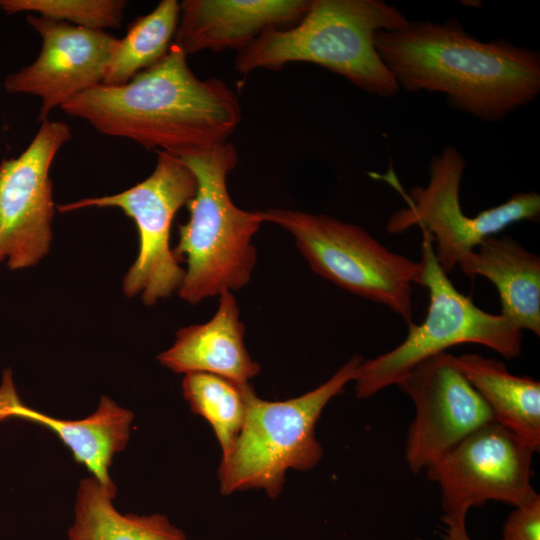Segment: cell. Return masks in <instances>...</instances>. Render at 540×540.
Here are the masks:
<instances>
[{
	"mask_svg": "<svg viewBox=\"0 0 540 540\" xmlns=\"http://www.w3.org/2000/svg\"><path fill=\"white\" fill-rule=\"evenodd\" d=\"M465 166L456 147L447 146L434 155L428 184L414 186L408 194L401 191L408 205L396 211L386 226L390 233H402L414 225L425 229L436 242V259L447 274L486 238L511 224L538 222L540 217V195L535 191L513 194L498 206L467 216L460 203Z\"/></svg>",
	"mask_w": 540,
	"mask_h": 540,
	"instance_id": "30bf717a",
	"label": "cell"
},
{
	"mask_svg": "<svg viewBox=\"0 0 540 540\" xmlns=\"http://www.w3.org/2000/svg\"><path fill=\"white\" fill-rule=\"evenodd\" d=\"M179 157L193 171L197 190L173 254L187 265L178 293L196 304L248 284L257 259L252 240L264 220L261 211L237 207L228 193L227 175L238 162L230 142Z\"/></svg>",
	"mask_w": 540,
	"mask_h": 540,
	"instance_id": "277c9868",
	"label": "cell"
},
{
	"mask_svg": "<svg viewBox=\"0 0 540 540\" xmlns=\"http://www.w3.org/2000/svg\"><path fill=\"white\" fill-rule=\"evenodd\" d=\"M27 22L41 37L40 53L33 63L8 75L4 88L39 97L38 120L44 122L54 108L103 83L118 38L39 15L28 14Z\"/></svg>",
	"mask_w": 540,
	"mask_h": 540,
	"instance_id": "4fadbf2b",
	"label": "cell"
},
{
	"mask_svg": "<svg viewBox=\"0 0 540 540\" xmlns=\"http://www.w3.org/2000/svg\"><path fill=\"white\" fill-rule=\"evenodd\" d=\"M310 0H184L173 44L185 55L240 51L265 31L298 22Z\"/></svg>",
	"mask_w": 540,
	"mask_h": 540,
	"instance_id": "5bb4252c",
	"label": "cell"
},
{
	"mask_svg": "<svg viewBox=\"0 0 540 540\" xmlns=\"http://www.w3.org/2000/svg\"><path fill=\"white\" fill-rule=\"evenodd\" d=\"M115 496L95 477L82 479L68 540H188L165 515L121 514Z\"/></svg>",
	"mask_w": 540,
	"mask_h": 540,
	"instance_id": "d6986e66",
	"label": "cell"
},
{
	"mask_svg": "<svg viewBox=\"0 0 540 540\" xmlns=\"http://www.w3.org/2000/svg\"><path fill=\"white\" fill-rule=\"evenodd\" d=\"M449 359L482 397L494 421L539 451L540 382L514 375L502 361L480 354H449Z\"/></svg>",
	"mask_w": 540,
	"mask_h": 540,
	"instance_id": "ac0fdd59",
	"label": "cell"
},
{
	"mask_svg": "<svg viewBox=\"0 0 540 540\" xmlns=\"http://www.w3.org/2000/svg\"><path fill=\"white\" fill-rule=\"evenodd\" d=\"M420 229V285L429 291L427 315L421 324H408L407 336L397 347L361 362L354 379L359 399L396 385L417 364L455 345H483L506 359L521 354L522 330L503 315L480 309L470 297L459 292L436 259L431 235Z\"/></svg>",
	"mask_w": 540,
	"mask_h": 540,
	"instance_id": "8992f818",
	"label": "cell"
},
{
	"mask_svg": "<svg viewBox=\"0 0 540 540\" xmlns=\"http://www.w3.org/2000/svg\"><path fill=\"white\" fill-rule=\"evenodd\" d=\"M180 3L162 0L137 18L125 36L117 39L102 84L121 85L152 67L169 51L176 33Z\"/></svg>",
	"mask_w": 540,
	"mask_h": 540,
	"instance_id": "ffe728a7",
	"label": "cell"
},
{
	"mask_svg": "<svg viewBox=\"0 0 540 540\" xmlns=\"http://www.w3.org/2000/svg\"><path fill=\"white\" fill-rule=\"evenodd\" d=\"M363 360L352 357L319 387L285 401L263 400L250 384L243 385L245 419L231 451L221 459V493L254 488L276 498L288 469L306 471L316 466L323 449L315 425L327 403L354 381Z\"/></svg>",
	"mask_w": 540,
	"mask_h": 540,
	"instance_id": "5b68a950",
	"label": "cell"
},
{
	"mask_svg": "<svg viewBox=\"0 0 540 540\" xmlns=\"http://www.w3.org/2000/svg\"><path fill=\"white\" fill-rule=\"evenodd\" d=\"M501 540H540V495L515 507L506 519Z\"/></svg>",
	"mask_w": 540,
	"mask_h": 540,
	"instance_id": "603a6c76",
	"label": "cell"
},
{
	"mask_svg": "<svg viewBox=\"0 0 540 540\" xmlns=\"http://www.w3.org/2000/svg\"><path fill=\"white\" fill-rule=\"evenodd\" d=\"M396 386L415 407L405 448L407 465L414 474L477 428L494 421L489 407L452 364L448 352L423 360Z\"/></svg>",
	"mask_w": 540,
	"mask_h": 540,
	"instance_id": "7c38bea8",
	"label": "cell"
},
{
	"mask_svg": "<svg viewBox=\"0 0 540 540\" xmlns=\"http://www.w3.org/2000/svg\"><path fill=\"white\" fill-rule=\"evenodd\" d=\"M261 213L264 222L293 236L316 274L412 323V284L421 283L420 261L389 250L360 226L330 215L282 208Z\"/></svg>",
	"mask_w": 540,
	"mask_h": 540,
	"instance_id": "52a82bcc",
	"label": "cell"
},
{
	"mask_svg": "<svg viewBox=\"0 0 540 540\" xmlns=\"http://www.w3.org/2000/svg\"><path fill=\"white\" fill-rule=\"evenodd\" d=\"M407 21L399 9L381 0H310L298 22L269 29L238 51L235 69L249 74L313 63L366 93L391 97L400 88L380 59L374 38L378 31Z\"/></svg>",
	"mask_w": 540,
	"mask_h": 540,
	"instance_id": "3957f363",
	"label": "cell"
},
{
	"mask_svg": "<svg viewBox=\"0 0 540 540\" xmlns=\"http://www.w3.org/2000/svg\"><path fill=\"white\" fill-rule=\"evenodd\" d=\"M417 540H422V539L418 538ZM460 540H471V539L469 538V536H466V537H464V538H462Z\"/></svg>",
	"mask_w": 540,
	"mask_h": 540,
	"instance_id": "cb8c5ba5",
	"label": "cell"
},
{
	"mask_svg": "<svg viewBox=\"0 0 540 540\" xmlns=\"http://www.w3.org/2000/svg\"><path fill=\"white\" fill-rule=\"evenodd\" d=\"M242 386L202 372L187 373L182 381L184 398L192 412L211 425L220 444L222 458L231 451L244 423L246 405Z\"/></svg>",
	"mask_w": 540,
	"mask_h": 540,
	"instance_id": "44dd1931",
	"label": "cell"
},
{
	"mask_svg": "<svg viewBox=\"0 0 540 540\" xmlns=\"http://www.w3.org/2000/svg\"><path fill=\"white\" fill-rule=\"evenodd\" d=\"M197 190L193 171L176 154L158 151L156 166L143 181L117 194L89 197L58 205L60 212L87 207H118L132 218L139 236L138 255L123 279L127 297L141 296L151 306L178 292L185 269L170 248V231L177 211Z\"/></svg>",
	"mask_w": 540,
	"mask_h": 540,
	"instance_id": "ba28073f",
	"label": "cell"
},
{
	"mask_svg": "<svg viewBox=\"0 0 540 540\" xmlns=\"http://www.w3.org/2000/svg\"><path fill=\"white\" fill-rule=\"evenodd\" d=\"M244 333L236 298L232 291H224L213 317L179 329L174 344L158 360L175 373H209L246 385L260 365L249 355Z\"/></svg>",
	"mask_w": 540,
	"mask_h": 540,
	"instance_id": "2e32d148",
	"label": "cell"
},
{
	"mask_svg": "<svg viewBox=\"0 0 540 540\" xmlns=\"http://www.w3.org/2000/svg\"><path fill=\"white\" fill-rule=\"evenodd\" d=\"M126 6L124 0H0V8L8 14L37 13L96 30L120 27Z\"/></svg>",
	"mask_w": 540,
	"mask_h": 540,
	"instance_id": "7402d4cb",
	"label": "cell"
},
{
	"mask_svg": "<svg viewBox=\"0 0 540 540\" xmlns=\"http://www.w3.org/2000/svg\"><path fill=\"white\" fill-rule=\"evenodd\" d=\"M70 139L67 123L46 120L19 156L0 164V263L11 270L31 267L49 251L55 207L49 171Z\"/></svg>",
	"mask_w": 540,
	"mask_h": 540,
	"instance_id": "8fae6325",
	"label": "cell"
},
{
	"mask_svg": "<svg viewBox=\"0 0 540 540\" xmlns=\"http://www.w3.org/2000/svg\"><path fill=\"white\" fill-rule=\"evenodd\" d=\"M173 43L152 67L121 85L99 84L60 108L98 132L181 156L227 142L241 107L222 80L199 79Z\"/></svg>",
	"mask_w": 540,
	"mask_h": 540,
	"instance_id": "7a4b0ae2",
	"label": "cell"
},
{
	"mask_svg": "<svg viewBox=\"0 0 540 540\" xmlns=\"http://www.w3.org/2000/svg\"><path fill=\"white\" fill-rule=\"evenodd\" d=\"M19 418L49 428L70 449L75 461L84 465L105 488H117L109 475L115 453L129 440L133 413L102 396L97 410L85 419L64 420L41 413L22 403L10 368L3 372L0 385V422Z\"/></svg>",
	"mask_w": 540,
	"mask_h": 540,
	"instance_id": "9a60e30c",
	"label": "cell"
},
{
	"mask_svg": "<svg viewBox=\"0 0 540 540\" xmlns=\"http://www.w3.org/2000/svg\"><path fill=\"white\" fill-rule=\"evenodd\" d=\"M375 49L399 88L438 92L451 107L496 122L540 93V54L505 39L484 42L457 19L380 30Z\"/></svg>",
	"mask_w": 540,
	"mask_h": 540,
	"instance_id": "6da1fadb",
	"label": "cell"
},
{
	"mask_svg": "<svg viewBox=\"0 0 540 540\" xmlns=\"http://www.w3.org/2000/svg\"><path fill=\"white\" fill-rule=\"evenodd\" d=\"M534 452L518 435L491 421L432 462L426 469L441 492L443 539L468 535L465 519L471 507L489 500L517 507L538 497L532 486Z\"/></svg>",
	"mask_w": 540,
	"mask_h": 540,
	"instance_id": "9c48e42d",
	"label": "cell"
},
{
	"mask_svg": "<svg viewBox=\"0 0 540 540\" xmlns=\"http://www.w3.org/2000/svg\"><path fill=\"white\" fill-rule=\"evenodd\" d=\"M463 256L458 267L469 278L488 279L500 297L501 315L540 335V257L509 235H493Z\"/></svg>",
	"mask_w": 540,
	"mask_h": 540,
	"instance_id": "e0dca14e",
	"label": "cell"
}]
</instances>
